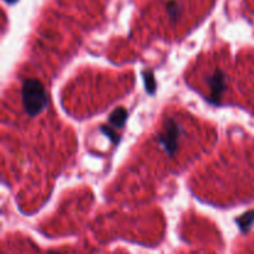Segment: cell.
Masks as SVG:
<instances>
[{"instance_id": "cell-1", "label": "cell", "mask_w": 254, "mask_h": 254, "mask_svg": "<svg viewBox=\"0 0 254 254\" xmlns=\"http://www.w3.org/2000/svg\"><path fill=\"white\" fill-rule=\"evenodd\" d=\"M22 106L29 116L34 117L47 106V96L44 86L37 79H26L21 89Z\"/></svg>"}, {"instance_id": "cell-4", "label": "cell", "mask_w": 254, "mask_h": 254, "mask_svg": "<svg viewBox=\"0 0 254 254\" xmlns=\"http://www.w3.org/2000/svg\"><path fill=\"white\" fill-rule=\"evenodd\" d=\"M126 119H127V111L123 108H119L112 113L109 121H111V123L113 124V126L122 127L124 124V122H126Z\"/></svg>"}, {"instance_id": "cell-3", "label": "cell", "mask_w": 254, "mask_h": 254, "mask_svg": "<svg viewBox=\"0 0 254 254\" xmlns=\"http://www.w3.org/2000/svg\"><path fill=\"white\" fill-rule=\"evenodd\" d=\"M211 101L218 102L226 89V76L221 69H215L208 77Z\"/></svg>"}, {"instance_id": "cell-2", "label": "cell", "mask_w": 254, "mask_h": 254, "mask_svg": "<svg viewBox=\"0 0 254 254\" xmlns=\"http://www.w3.org/2000/svg\"><path fill=\"white\" fill-rule=\"evenodd\" d=\"M181 129L180 126L175 123L174 121H169L164 130L159 134V143L163 146L166 154L173 155L175 150L178 149V141L180 138Z\"/></svg>"}]
</instances>
